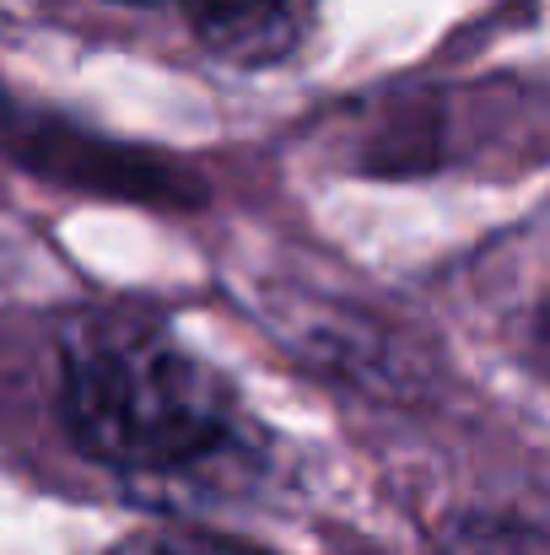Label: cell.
I'll return each instance as SVG.
<instances>
[{
    "instance_id": "6da1fadb",
    "label": "cell",
    "mask_w": 550,
    "mask_h": 555,
    "mask_svg": "<svg viewBox=\"0 0 550 555\" xmlns=\"http://www.w3.org/2000/svg\"><path fill=\"white\" fill-rule=\"evenodd\" d=\"M60 421L81 459L157 486L259 464L265 442L227 372L130 308L81 313L60 335Z\"/></svg>"
},
{
    "instance_id": "7a4b0ae2",
    "label": "cell",
    "mask_w": 550,
    "mask_h": 555,
    "mask_svg": "<svg viewBox=\"0 0 550 555\" xmlns=\"http://www.w3.org/2000/svg\"><path fill=\"white\" fill-rule=\"evenodd\" d=\"M0 152L43 184L98 194V199H125V205H152V210H200L210 199V184L183 157L108 141L60 114L22 108L5 98H0Z\"/></svg>"
},
{
    "instance_id": "3957f363",
    "label": "cell",
    "mask_w": 550,
    "mask_h": 555,
    "mask_svg": "<svg viewBox=\"0 0 550 555\" xmlns=\"http://www.w3.org/2000/svg\"><path fill=\"white\" fill-rule=\"evenodd\" d=\"M114 5H163V0H114ZM168 5H179L189 38L232 70H265L297 49L292 0H168Z\"/></svg>"
},
{
    "instance_id": "277c9868",
    "label": "cell",
    "mask_w": 550,
    "mask_h": 555,
    "mask_svg": "<svg viewBox=\"0 0 550 555\" xmlns=\"http://www.w3.org/2000/svg\"><path fill=\"white\" fill-rule=\"evenodd\" d=\"M426 555H550L546 529L519 513H459L437 529Z\"/></svg>"
},
{
    "instance_id": "5b68a950",
    "label": "cell",
    "mask_w": 550,
    "mask_h": 555,
    "mask_svg": "<svg viewBox=\"0 0 550 555\" xmlns=\"http://www.w3.org/2000/svg\"><path fill=\"white\" fill-rule=\"evenodd\" d=\"M103 555H270V551L243 545L232 534H210V529H136V534L114 540Z\"/></svg>"
}]
</instances>
